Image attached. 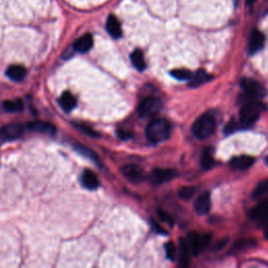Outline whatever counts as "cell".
Returning a JSON list of instances; mask_svg holds the SVG:
<instances>
[{"mask_svg": "<svg viewBox=\"0 0 268 268\" xmlns=\"http://www.w3.org/2000/svg\"><path fill=\"white\" fill-rule=\"evenodd\" d=\"M146 135L147 139L153 144L167 141L171 135L170 122L164 119L153 120L146 128Z\"/></svg>", "mask_w": 268, "mask_h": 268, "instance_id": "1", "label": "cell"}, {"mask_svg": "<svg viewBox=\"0 0 268 268\" xmlns=\"http://www.w3.org/2000/svg\"><path fill=\"white\" fill-rule=\"evenodd\" d=\"M216 128L215 117L211 113H203L193 124L192 131L199 140H204L213 134Z\"/></svg>", "mask_w": 268, "mask_h": 268, "instance_id": "2", "label": "cell"}, {"mask_svg": "<svg viewBox=\"0 0 268 268\" xmlns=\"http://www.w3.org/2000/svg\"><path fill=\"white\" fill-rule=\"evenodd\" d=\"M262 104L257 102H248L242 106L240 110V120L239 122L244 127H249L254 125L259 120L261 112L263 111Z\"/></svg>", "mask_w": 268, "mask_h": 268, "instance_id": "3", "label": "cell"}, {"mask_svg": "<svg viewBox=\"0 0 268 268\" xmlns=\"http://www.w3.org/2000/svg\"><path fill=\"white\" fill-rule=\"evenodd\" d=\"M212 241V236L210 234H199L197 232H191L188 234V245L191 254L199 255L204 250V248Z\"/></svg>", "mask_w": 268, "mask_h": 268, "instance_id": "4", "label": "cell"}, {"mask_svg": "<svg viewBox=\"0 0 268 268\" xmlns=\"http://www.w3.org/2000/svg\"><path fill=\"white\" fill-rule=\"evenodd\" d=\"M163 103L159 98L154 97H149L144 98L137 107V113L141 118H151L154 117L162 110Z\"/></svg>", "mask_w": 268, "mask_h": 268, "instance_id": "5", "label": "cell"}, {"mask_svg": "<svg viewBox=\"0 0 268 268\" xmlns=\"http://www.w3.org/2000/svg\"><path fill=\"white\" fill-rule=\"evenodd\" d=\"M241 87L243 90L246 93L251 97H256V98H261L266 96V89L262 85L261 83L252 80V79H247L244 78L241 81Z\"/></svg>", "mask_w": 268, "mask_h": 268, "instance_id": "6", "label": "cell"}, {"mask_svg": "<svg viewBox=\"0 0 268 268\" xmlns=\"http://www.w3.org/2000/svg\"><path fill=\"white\" fill-rule=\"evenodd\" d=\"M124 177L132 183H141L146 178V174L140 166L137 165H125L121 169Z\"/></svg>", "mask_w": 268, "mask_h": 268, "instance_id": "7", "label": "cell"}, {"mask_svg": "<svg viewBox=\"0 0 268 268\" xmlns=\"http://www.w3.org/2000/svg\"><path fill=\"white\" fill-rule=\"evenodd\" d=\"M24 131V127L16 124V122H13V124L5 125L0 129V140L2 141H14L18 139L21 134Z\"/></svg>", "mask_w": 268, "mask_h": 268, "instance_id": "8", "label": "cell"}, {"mask_svg": "<svg viewBox=\"0 0 268 268\" xmlns=\"http://www.w3.org/2000/svg\"><path fill=\"white\" fill-rule=\"evenodd\" d=\"M177 173L173 169H154L151 172L150 179L154 185H162V183L174 179Z\"/></svg>", "mask_w": 268, "mask_h": 268, "instance_id": "9", "label": "cell"}, {"mask_svg": "<svg viewBox=\"0 0 268 268\" xmlns=\"http://www.w3.org/2000/svg\"><path fill=\"white\" fill-rule=\"evenodd\" d=\"M211 205L212 201L210 192H203L197 197L194 203V209L198 215H205V214H208L210 212Z\"/></svg>", "mask_w": 268, "mask_h": 268, "instance_id": "10", "label": "cell"}, {"mask_svg": "<svg viewBox=\"0 0 268 268\" xmlns=\"http://www.w3.org/2000/svg\"><path fill=\"white\" fill-rule=\"evenodd\" d=\"M265 43V37L264 35L259 32V30L255 29L254 32L251 33L249 41H248V51L251 53H256L258 51L261 50L264 47Z\"/></svg>", "mask_w": 268, "mask_h": 268, "instance_id": "11", "label": "cell"}, {"mask_svg": "<svg viewBox=\"0 0 268 268\" xmlns=\"http://www.w3.org/2000/svg\"><path fill=\"white\" fill-rule=\"evenodd\" d=\"M254 164H255V158L248 155L234 157L231 162H229V166H231L232 169L238 170V171L247 170Z\"/></svg>", "mask_w": 268, "mask_h": 268, "instance_id": "12", "label": "cell"}, {"mask_svg": "<svg viewBox=\"0 0 268 268\" xmlns=\"http://www.w3.org/2000/svg\"><path fill=\"white\" fill-rule=\"evenodd\" d=\"M252 220L264 222L268 220V200L259 202L249 213Z\"/></svg>", "mask_w": 268, "mask_h": 268, "instance_id": "13", "label": "cell"}, {"mask_svg": "<svg viewBox=\"0 0 268 268\" xmlns=\"http://www.w3.org/2000/svg\"><path fill=\"white\" fill-rule=\"evenodd\" d=\"M190 248L185 238H179L178 246V264L180 268H188L190 264Z\"/></svg>", "mask_w": 268, "mask_h": 268, "instance_id": "14", "label": "cell"}, {"mask_svg": "<svg viewBox=\"0 0 268 268\" xmlns=\"http://www.w3.org/2000/svg\"><path fill=\"white\" fill-rule=\"evenodd\" d=\"M94 45V39L93 36L90 34H86L82 37H80L73 44V49L76 52L85 53L89 51Z\"/></svg>", "mask_w": 268, "mask_h": 268, "instance_id": "15", "label": "cell"}, {"mask_svg": "<svg viewBox=\"0 0 268 268\" xmlns=\"http://www.w3.org/2000/svg\"><path fill=\"white\" fill-rule=\"evenodd\" d=\"M81 182L84 188L88 190H96L99 187V181L95 172L90 170H85L81 176Z\"/></svg>", "mask_w": 268, "mask_h": 268, "instance_id": "16", "label": "cell"}, {"mask_svg": "<svg viewBox=\"0 0 268 268\" xmlns=\"http://www.w3.org/2000/svg\"><path fill=\"white\" fill-rule=\"evenodd\" d=\"M106 29L108 34L114 38V39H119L122 36V27H121V24L119 19L114 16V15H110L107 19L106 22Z\"/></svg>", "mask_w": 268, "mask_h": 268, "instance_id": "17", "label": "cell"}, {"mask_svg": "<svg viewBox=\"0 0 268 268\" xmlns=\"http://www.w3.org/2000/svg\"><path fill=\"white\" fill-rule=\"evenodd\" d=\"M26 127L32 130V131H36V132H41V133H48V134H51L56 131L55 127H53L51 124H49L47 122H30L26 125Z\"/></svg>", "mask_w": 268, "mask_h": 268, "instance_id": "18", "label": "cell"}, {"mask_svg": "<svg viewBox=\"0 0 268 268\" xmlns=\"http://www.w3.org/2000/svg\"><path fill=\"white\" fill-rule=\"evenodd\" d=\"M59 104L61 106V108H62L64 111L70 112L75 107L76 98L72 93H70V91H66V93H64L62 96H61L59 99Z\"/></svg>", "mask_w": 268, "mask_h": 268, "instance_id": "19", "label": "cell"}, {"mask_svg": "<svg viewBox=\"0 0 268 268\" xmlns=\"http://www.w3.org/2000/svg\"><path fill=\"white\" fill-rule=\"evenodd\" d=\"M26 70L21 65H12L6 71V75L15 82H20L24 79Z\"/></svg>", "mask_w": 268, "mask_h": 268, "instance_id": "20", "label": "cell"}, {"mask_svg": "<svg viewBox=\"0 0 268 268\" xmlns=\"http://www.w3.org/2000/svg\"><path fill=\"white\" fill-rule=\"evenodd\" d=\"M257 246V241L252 238H241L239 240H236L231 248L232 252L242 251L245 249H249Z\"/></svg>", "mask_w": 268, "mask_h": 268, "instance_id": "21", "label": "cell"}, {"mask_svg": "<svg viewBox=\"0 0 268 268\" xmlns=\"http://www.w3.org/2000/svg\"><path fill=\"white\" fill-rule=\"evenodd\" d=\"M130 59H131V62L137 71H145V68H146V61H145L144 53L141 49H135L131 53V56H130Z\"/></svg>", "mask_w": 268, "mask_h": 268, "instance_id": "22", "label": "cell"}, {"mask_svg": "<svg viewBox=\"0 0 268 268\" xmlns=\"http://www.w3.org/2000/svg\"><path fill=\"white\" fill-rule=\"evenodd\" d=\"M211 79V75L206 73L205 71H199L197 72L196 74H194L192 76V79L190 80V86L191 87H197V86H200L202 85V84H204L205 82L210 81Z\"/></svg>", "mask_w": 268, "mask_h": 268, "instance_id": "23", "label": "cell"}, {"mask_svg": "<svg viewBox=\"0 0 268 268\" xmlns=\"http://www.w3.org/2000/svg\"><path fill=\"white\" fill-rule=\"evenodd\" d=\"M268 193V178L262 180L258 183V186L252 191L251 198L254 200H259V199L263 198Z\"/></svg>", "mask_w": 268, "mask_h": 268, "instance_id": "24", "label": "cell"}, {"mask_svg": "<svg viewBox=\"0 0 268 268\" xmlns=\"http://www.w3.org/2000/svg\"><path fill=\"white\" fill-rule=\"evenodd\" d=\"M2 108L6 112H18L24 109V103L21 99H15V101H5L2 103Z\"/></svg>", "mask_w": 268, "mask_h": 268, "instance_id": "25", "label": "cell"}, {"mask_svg": "<svg viewBox=\"0 0 268 268\" xmlns=\"http://www.w3.org/2000/svg\"><path fill=\"white\" fill-rule=\"evenodd\" d=\"M215 165V160H214L213 154H212V150L211 149H205L202 152L201 155V166L203 169L205 170H210L213 166Z\"/></svg>", "mask_w": 268, "mask_h": 268, "instance_id": "26", "label": "cell"}, {"mask_svg": "<svg viewBox=\"0 0 268 268\" xmlns=\"http://www.w3.org/2000/svg\"><path fill=\"white\" fill-rule=\"evenodd\" d=\"M74 149L78 151L80 154H82L83 156L89 158L90 160H94V162H96V163H98L97 155L96 154V153L93 150L87 148L86 146H83V145H75Z\"/></svg>", "mask_w": 268, "mask_h": 268, "instance_id": "27", "label": "cell"}, {"mask_svg": "<svg viewBox=\"0 0 268 268\" xmlns=\"http://www.w3.org/2000/svg\"><path fill=\"white\" fill-rule=\"evenodd\" d=\"M171 75L176 80L179 81H187L192 79V73L188 70H173L171 71Z\"/></svg>", "mask_w": 268, "mask_h": 268, "instance_id": "28", "label": "cell"}, {"mask_svg": "<svg viewBox=\"0 0 268 268\" xmlns=\"http://www.w3.org/2000/svg\"><path fill=\"white\" fill-rule=\"evenodd\" d=\"M196 193V187L193 186H188L183 187L179 190L178 196L182 199V200H189V199L192 198Z\"/></svg>", "mask_w": 268, "mask_h": 268, "instance_id": "29", "label": "cell"}, {"mask_svg": "<svg viewBox=\"0 0 268 268\" xmlns=\"http://www.w3.org/2000/svg\"><path fill=\"white\" fill-rule=\"evenodd\" d=\"M165 250H166L167 258L171 260V261H174L176 256H177V249H176L175 244L171 241L167 242L165 245Z\"/></svg>", "mask_w": 268, "mask_h": 268, "instance_id": "30", "label": "cell"}, {"mask_svg": "<svg viewBox=\"0 0 268 268\" xmlns=\"http://www.w3.org/2000/svg\"><path fill=\"white\" fill-rule=\"evenodd\" d=\"M228 243H229V238H228V237H224V238H221L218 241H216V243L214 244V246H213L212 249L215 250V251L221 250V249H223Z\"/></svg>", "mask_w": 268, "mask_h": 268, "instance_id": "31", "label": "cell"}, {"mask_svg": "<svg viewBox=\"0 0 268 268\" xmlns=\"http://www.w3.org/2000/svg\"><path fill=\"white\" fill-rule=\"evenodd\" d=\"M240 125L243 126L240 122H235V121L229 122L228 124H227V126L225 127L224 131H225L226 134H231V133H233L234 131H236V130H238V129L240 128ZM243 127H244V126H243ZM244 128H245V127H244Z\"/></svg>", "mask_w": 268, "mask_h": 268, "instance_id": "32", "label": "cell"}, {"mask_svg": "<svg viewBox=\"0 0 268 268\" xmlns=\"http://www.w3.org/2000/svg\"><path fill=\"white\" fill-rule=\"evenodd\" d=\"M157 214H158L159 218L162 219L163 221H165V222H169V223H172V222H173L172 217H171V216L169 215V214H168L166 211L158 209V210H157Z\"/></svg>", "mask_w": 268, "mask_h": 268, "instance_id": "33", "label": "cell"}, {"mask_svg": "<svg viewBox=\"0 0 268 268\" xmlns=\"http://www.w3.org/2000/svg\"><path fill=\"white\" fill-rule=\"evenodd\" d=\"M75 126L78 127V128L81 130V131L85 132L86 134H88V135H90V136H97V135H98L97 133H96V132L94 131L93 129L89 128V127H87V126H85V125H83V124H79V125H78V124H76Z\"/></svg>", "mask_w": 268, "mask_h": 268, "instance_id": "34", "label": "cell"}, {"mask_svg": "<svg viewBox=\"0 0 268 268\" xmlns=\"http://www.w3.org/2000/svg\"><path fill=\"white\" fill-rule=\"evenodd\" d=\"M151 224H152V226H153V228H154L155 229V231L157 232V233H162V234H167V232L165 231V229H163L162 227H159V225L156 223V222H154V221H151Z\"/></svg>", "mask_w": 268, "mask_h": 268, "instance_id": "35", "label": "cell"}, {"mask_svg": "<svg viewBox=\"0 0 268 268\" xmlns=\"http://www.w3.org/2000/svg\"><path fill=\"white\" fill-rule=\"evenodd\" d=\"M119 136L121 137L122 140H128V139H130V137L132 136V134L125 132L124 130H122H122H120V131H119Z\"/></svg>", "mask_w": 268, "mask_h": 268, "instance_id": "36", "label": "cell"}, {"mask_svg": "<svg viewBox=\"0 0 268 268\" xmlns=\"http://www.w3.org/2000/svg\"><path fill=\"white\" fill-rule=\"evenodd\" d=\"M264 234H265L266 238L268 239V220L266 221V227H265V232H264Z\"/></svg>", "mask_w": 268, "mask_h": 268, "instance_id": "37", "label": "cell"}, {"mask_svg": "<svg viewBox=\"0 0 268 268\" xmlns=\"http://www.w3.org/2000/svg\"><path fill=\"white\" fill-rule=\"evenodd\" d=\"M256 1H257V0H246V4L250 6V5L254 4Z\"/></svg>", "mask_w": 268, "mask_h": 268, "instance_id": "38", "label": "cell"}, {"mask_svg": "<svg viewBox=\"0 0 268 268\" xmlns=\"http://www.w3.org/2000/svg\"><path fill=\"white\" fill-rule=\"evenodd\" d=\"M266 163H267V165H268V156H267V158H266Z\"/></svg>", "mask_w": 268, "mask_h": 268, "instance_id": "39", "label": "cell"}]
</instances>
